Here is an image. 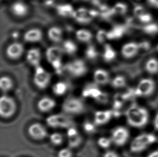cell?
I'll return each instance as SVG.
<instances>
[{
    "instance_id": "obj_44",
    "label": "cell",
    "mask_w": 158,
    "mask_h": 157,
    "mask_svg": "<svg viewBox=\"0 0 158 157\" xmlns=\"http://www.w3.org/2000/svg\"><path fill=\"white\" fill-rule=\"evenodd\" d=\"M149 6L158 10V0H146Z\"/></svg>"
},
{
    "instance_id": "obj_17",
    "label": "cell",
    "mask_w": 158,
    "mask_h": 157,
    "mask_svg": "<svg viewBox=\"0 0 158 157\" xmlns=\"http://www.w3.org/2000/svg\"><path fill=\"white\" fill-rule=\"evenodd\" d=\"M23 45L18 42L9 45L6 49V55L11 59H17L21 57L24 52Z\"/></svg>"
},
{
    "instance_id": "obj_38",
    "label": "cell",
    "mask_w": 158,
    "mask_h": 157,
    "mask_svg": "<svg viewBox=\"0 0 158 157\" xmlns=\"http://www.w3.org/2000/svg\"><path fill=\"white\" fill-rule=\"evenodd\" d=\"M112 142L111 140L110 137H106L103 136L98 138L97 140V144L101 148L105 150H107L109 149L111 145L112 144Z\"/></svg>"
},
{
    "instance_id": "obj_16",
    "label": "cell",
    "mask_w": 158,
    "mask_h": 157,
    "mask_svg": "<svg viewBox=\"0 0 158 157\" xmlns=\"http://www.w3.org/2000/svg\"><path fill=\"white\" fill-rule=\"evenodd\" d=\"M56 104L55 100L52 98L44 96L39 100L37 107L41 113H48L55 108Z\"/></svg>"
},
{
    "instance_id": "obj_6",
    "label": "cell",
    "mask_w": 158,
    "mask_h": 157,
    "mask_svg": "<svg viewBox=\"0 0 158 157\" xmlns=\"http://www.w3.org/2000/svg\"><path fill=\"white\" fill-rule=\"evenodd\" d=\"M130 137V132L127 127L120 125L114 127L111 131V138L113 144L117 147H123Z\"/></svg>"
},
{
    "instance_id": "obj_48",
    "label": "cell",
    "mask_w": 158,
    "mask_h": 157,
    "mask_svg": "<svg viewBox=\"0 0 158 157\" xmlns=\"http://www.w3.org/2000/svg\"><path fill=\"white\" fill-rule=\"evenodd\" d=\"M17 34H18V33H14L13 34V36H14V37H15V38H16V37H17Z\"/></svg>"
},
{
    "instance_id": "obj_26",
    "label": "cell",
    "mask_w": 158,
    "mask_h": 157,
    "mask_svg": "<svg viewBox=\"0 0 158 157\" xmlns=\"http://www.w3.org/2000/svg\"><path fill=\"white\" fill-rule=\"evenodd\" d=\"M58 14L63 17H73L75 10L70 4H60L56 7Z\"/></svg>"
},
{
    "instance_id": "obj_47",
    "label": "cell",
    "mask_w": 158,
    "mask_h": 157,
    "mask_svg": "<svg viewBox=\"0 0 158 157\" xmlns=\"http://www.w3.org/2000/svg\"><path fill=\"white\" fill-rule=\"evenodd\" d=\"M87 2H90L95 6H99L101 5L100 0H84Z\"/></svg>"
},
{
    "instance_id": "obj_2",
    "label": "cell",
    "mask_w": 158,
    "mask_h": 157,
    "mask_svg": "<svg viewBox=\"0 0 158 157\" xmlns=\"http://www.w3.org/2000/svg\"><path fill=\"white\" fill-rule=\"evenodd\" d=\"M157 137L151 132H143L138 135L130 143V150L133 153L138 154L143 152L156 143Z\"/></svg>"
},
{
    "instance_id": "obj_4",
    "label": "cell",
    "mask_w": 158,
    "mask_h": 157,
    "mask_svg": "<svg viewBox=\"0 0 158 157\" xmlns=\"http://www.w3.org/2000/svg\"><path fill=\"white\" fill-rule=\"evenodd\" d=\"M62 109L66 115H78L84 113L85 106L81 99L76 96H70L63 102Z\"/></svg>"
},
{
    "instance_id": "obj_45",
    "label": "cell",
    "mask_w": 158,
    "mask_h": 157,
    "mask_svg": "<svg viewBox=\"0 0 158 157\" xmlns=\"http://www.w3.org/2000/svg\"><path fill=\"white\" fill-rule=\"evenodd\" d=\"M153 125L154 129L158 131V111L156 113V114L154 116L153 119Z\"/></svg>"
},
{
    "instance_id": "obj_1",
    "label": "cell",
    "mask_w": 158,
    "mask_h": 157,
    "mask_svg": "<svg viewBox=\"0 0 158 157\" xmlns=\"http://www.w3.org/2000/svg\"><path fill=\"white\" fill-rule=\"evenodd\" d=\"M126 122L131 127L141 129L148 125L150 119V114L148 109L140 105H132L126 111Z\"/></svg>"
},
{
    "instance_id": "obj_36",
    "label": "cell",
    "mask_w": 158,
    "mask_h": 157,
    "mask_svg": "<svg viewBox=\"0 0 158 157\" xmlns=\"http://www.w3.org/2000/svg\"><path fill=\"white\" fill-rule=\"evenodd\" d=\"M50 143L54 146H60L64 142V136L60 132H55L49 136Z\"/></svg>"
},
{
    "instance_id": "obj_32",
    "label": "cell",
    "mask_w": 158,
    "mask_h": 157,
    "mask_svg": "<svg viewBox=\"0 0 158 157\" xmlns=\"http://www.w3.org/2000/svg\"><path fill=\"white\" fill-rule=\"evenodd\" d=\"M76 36L77 39L81 42H88L92 38V33L86 29H79L76 32Z\"/></svg>"
},
{
    "instance_id": "obj_22",
    "label": "cell",
    "mask_w": 158,
    "mask_h": 157,
    "mask_svg": "<svg viewBox=\"0 0 158 157\" xmlns=\"http://www.w3.org/2000/svg\"><path fill=\"white\" fill-rule=\"evenodd\" d=\"M41 59V53L40 49L37 48L31 49L28 51L27 59L28 62L32 66H39Z\"/></svg>"
},
{
    "instance_id": "obj_19",
    "label": "cell",
    "mask_w": 158,
    "mask_h": 157,
    "mask_svg": "<svg viewBox=\"0 0 158 157\" xmlns=\"http://www.w3.org/2000/svg\"><path fill=\"white\" fill-rule=\"evenodd\" d=\"M43 34L40 29L34 28L28 30L24 34V40L27 42H38L42 40Z\"/></svg>"
},
{
    "instance_id": "obj_21",
    "label": "cell",
    "mask_w": 158,
    "mask_h": 157,
    "mask_svg": "<svg viewBox=\"0 0 158 157\" xmlns=\"http://www.w3.org/2000/svg\"><path fill=\"white\" fill-rule=\"evenodd\" d=\"M146 72L150 75L158 74V59L156 57H150L146 60L144 64Z\"/></svg>"
},
{
    "instance_id": "obj_7",
    "label": "cell",
    "mask_w": 158,
    "mask_h": 157,
    "mask_svg": "<svg viewBox=\"0 0 158 157\" xmlns=\"http://www.w3.org/2000/svg\"><path fill=\"white\" fill-rule=\"evenodd\" d=\"M46 123L53 129H68L73 126L71 119L66 114H57L50 115L46 119Z\"/></svg>"
},
{
    "instance_id": "obj_29",
    "label": "cell",
    "mask_w": 158,
    "mask_h": 157,
    "mask_svg": "<svg viewBox=\"0 0 158 157\" xmlns=\"http://www.w3.org/2000/svg\"><path fill=\"white\" fill-rule=\"evenodd\" d=\"M14 86L12 79L8 76H3L0 79V88L1 91L6 93L10 91Z\"/></svg>"
},
{
    "instance_id": "obj_8",
    "label": "cell",
    "mask_w": 158,
    "mask_h": 157,
    "mask_svg": "<svg viewBox=\"0 0 158 157\" xmlns=\"http://www.w3.org/2000/svg\"><path fill=\"white\" fill-rule=\"evenodd\" d=\"M52 75L40 66L36 67L33 81L35 86L40 90H44L49 85Z\"/></svg>"
},
{
    "instance_id": "obj_39",
    "label": "cell",
    "mask_w": 158,
    "mask_h": 157,
    "mask_svg": "<svg viewBox=\"0 0 158 157\" xmlns=\"http://www.w3.org/2000/svg\"><path fill=\"white\" fill-rule=\"evenodd\" d=\"M97 126L96 124L93 122L90 121H85L83 123V127L84 131L88 134H93L96 133L97 130Z\"/></svg>"
},
{
    "instance_id": "obj_42",
    "label": "cell",
    "mask_w": 158,
    "mask_h": 157,
    "mask_svg": "<svg viewBox=\"0 0 158 157\" xmlns=\"http://www.w3.org/2000/svg\"><path fill=\"white\" fill-rule=\"evenodd\" d=\"M73 152L72 149L70 147H65L60 149L58 152L57 157H73Z\"/></svg>"
},
{
    "instance_id": "obj_43",
    "label": "cell",
    "mask_w": 158,
    "mask_h": 157,
    "mask_svg": "<svg viewBox=\"0 0 158 157\" xmlns=\"http://www.w3.org/2000/svg\"><path fill=\"white\" fill-rule=\"evenodd\" d=\"M103 157H120V155L116 151L109 150L103 154Z\"/></svg>"
},
{
    "instance_id": "obj_40",
    "label": "cell",
    "mask_w": 158,
    "mask_h": 157,
    "mask_svg": "<svg viewBox=\"0 0 158 157\" xmlns=\"http://www.w3.org/2000/svg\"><path fill=\"white\" fill-rule=\"evenodd\" d=\"M86 57L89 59H95L98 55L96 48L94 45H90L85 51Z\"/></svg>"
},
{
    "instance_id": "obj_27",
    "label": "cell",
    "mask_w": 158,
    "mask_h": 157,
    "mask_svg": "<svg viewBox=\"0 0 158 157\" xmlns=\"http://www.w3.org/2000/svg\"><path fill=\"white\" fill-rule=\"evenodd\" d=\"M68 90V86L66 83L63 81H58L56 83L52 88L53 93L55 95L61 96L65 94Z\"/></svg>"
},
{
    "instance_id": "obj_37",
    "label": "cell",
    "mask_w": 158,
    "mask_h": 157,
    "mask_svg": "<svg viewBox=\"0 0 158 157\" xmlns=\"http://www.w3.org/2000/svg\"><path fill=\"white\" fill-rule=\"evenodd\" d=\"M63 49L68 54H73L77 51V47L72 40H66L63 43Z\"/></svg>"
},
{
    "instance_id": "obj_23",
    "label": "cell",
    "mask_w": 158,
    "mask_h": 157,
    "mask_svg": "<svg viewBox=\"0 0 158 157\" xmlns=\"http://www.w3.org/2000/svg\"><path fill=\"white\" fill-rule=\"evenodd\" d=\"M11 10L14 15L19 17H23L27 14L28 7L23 2H16L12 4Z\"/></svg>"
},
{
    "instance_id": "obj_11",
    "label": "cell",
    "mask_w": 158,
    "mask_h": 157,
    "mask_svg": "<svg viewBox=\"0 0 158 157\" xmlns=\"http://www.w3.org/2000/svg\"><path fill=\"white\" fill-rule=\"evenodd\" d=\"M99 15L98 11L88 9L85 8H79L74 11L73 17L76 21L81 23H88L94 18Z\"/></svg>"
},
{
    "instance_id": "obj_20",
    "label": "cell",
    "mask_w": 158,
    "mask_h": 157,
    "mask_svg": "<svg viewBox=\"0 0 158 157\" xmlns=\"http://www.w3.org/2000/svg\"><path fill=\"white\" fill-rule=\"evenodd\" d=\"M62 53L63 51L60 47L52 46L47 50L45 55L48 61L52 64L55 61L62 60Z\"/></svg>"
},
{
    "instance_id": "obj_24",
    "label": "cell",
    "mask_w": 158,
    "mask_h": 157,
    "mask_svg": "<svg viewBox=\"0 0 158 157\" xmlns=\"http://www.w3.org/2000/svg\"><path fill=\"white\" fill-rule=\"evenodd\" d=\"M126 29L125 26L123 25H117L114 26L110 31L107 32L108 39H115L120 38L123 36L125 33Z\"/></svg>"
},
{
    "instance_id": "obj_12",
    "label": "cell",
    "mask_w": 158,
    "mask_h": 157,
    "mask_svg": "<svg viewBox=\"0 0 158 157\" xmlns=\"http://www.w3.org/2000/svg\"><path fill=\"white\" fill-rule=\"evenodd\" d=\"M133 15L137 21L143 25L153 22L152 14L141 4H137L133 8Z\"/></svg>"
},
{
    "instance_id": "obj_33",
    "label": "cell",
    "mask_w": 158,
    "mask_h": 157,
    "mask_svg": "<svg viewBox=\"0 0 158 157\" xmlns=\"http://www.w3.org/2000/svg\"><path fill=\"white\" fill-rule=\"evenodd\" d=\"M113 12L115 15L124 16L126 15L128 11V6L127 4L124 2H117L113 6Z\"/></svg>"
},
{
    "instance_id": "obj_10",
    "label": "cell",
    "mask_w": 158,
    "mask_h": 157,
    "mask_svg": "<svg viewBox=\"0 0 158 157\" xmlns=\"http://www.w3.org/2000/svg\"><path fill=\"white\" fill-rule=\"evenodd\" d=\"M97 85L95 83L86 86L82 91V95L84 98L92 99L98 102L105 103L108 98L107 95L102 91Z\"/></svg>"
},
{
    "instance_id": "obj_41",
    "label": "cell",
    "mask_w": 158,
    "mask_h": 157,
    "mask_svg": "<svg viewBox=\"0 0 158 157\" xmlns=\"http://www.w3.org/2000/svg\"><path fill=\"white\" fill-rule=\"evenodd\" d=\"M96 39L99 43L103 44L107 39H108L107 32L103 29L99 30L97 32Z\"/></svg>"
},
{
    "instance_id": "obj_30",
    "label": "cell",
    "mask_w": 158,
    "mask_h": 157,
    "mask_svg": "<svg viewBox=\"0 0 158 157\" xmlns=\"http://www.w3.org/2000/svg\"><path fill=\"white\" fill-rule=\"evenodd\" d=\"M117 57V53L111 45L107 44L104 46V52L103 53V58L105 61L110 62L115 59Z\"/></svg>"
},
{
    "instance_id": "obj_15",
    "label": "cell",
    "mask_w": 158,
    "mask_h": 157,
    "mask_svg": "<svg viewBox=\"0 0 158 157\" xmlns=\"http://www.w3.org/2000/svg\"><path fill=\"white\" fill-rule=\"evenodd\" d=\"M113 116L112 110H99L94 112L93 121L97 126H102L109 123Z\"/></svg>"
},
{
    "instance_id": "obj_14",
    "label": "cell",
    "mask_w": 158,
    "mask_h": 157,
    "mask_svg": "<svg viewBox=\"0 0 158 157\" xmlns=\"http://www.w3.org/2000/svg\"><path fill=\"white\" fill-rule=\"evenodd\" d=\"M28 134L31 138L36 140H42L48 137L46 127L41 123H32L28 128Z\"/></svg>"
},
{
    "instance_id": "obj_34",
    "label": "cell",
    "mask_w": 158,
    "mask_h": 157,
    "mask_svg": "<svg viewBox=\"0 0 158 157\" xmlns=\"http://www.w3.org/2000/svg\"><path fill=\"white\" fill-rule=\"evenodd\" d=\"M69 147L71 149H75L79 147L83 142V138L80 134L75 136L67 137Z\"/></svg>"
},
{
    "instance_id": "obj_9",
    "label": "cell",
    "mask_w": 158,
    "mask_h": 157,
    "mask_svg": "<svg viewBox=\"0 0 158 157\" xmlns=\"http://www.w3.org/2000/svg\"><path fill=\"white\" fill-rule=\"evenodd\" d=\"M143 49V44L136 41H130L123 45L120 53L125 59L130 60L137 57Z\"/></svg>"
},
{
    "instance_id": "obj_18",
    "label": "cell",
    "mask_w": 158,
    "mask_h": 157,
    "mask_svg": "<svg viewBox=\"0 0 158 157\" xmlns=\"http://www.w3.org/2000/svg\"><path fill=\"white\" fill-rule=\"evenodd\" d=\"M93 78L94 83L98 85H106L110 81L109 72L103 69H97L94 70Z\"/></svg>"
},
{
    "instance_id": "obj_49",
    "label": "cell",
    "mask_w": 158,
    "mask_h": 157,
    "mask_svg": "<svg viewBox=\"0 0 158 157\" xmlns=\"http://www.w3.org/2000/svg\"><path fill=\"white\" fill-rule=\"evenodd\" d=\"M156 50L157 52H158V43L156 44Z\"/></svg>"
},
{
    "instance_id": "obj_25",
    "label": "cell",
    "mask_w": 158,
    "mask_h": 157,
    "mask_svg": "<svg viewBox=\"0 0 158 157\" xmlns=\"http://www.w3.org/2000/svg\"><path fill=\"white\" fill-rule=\"evenodd\" d=\"M48 35L49 38L53 42H60L62 39L63 31L57 26H52L48 30Z\"/></svg>"
},
{
    "instance_id": "obj_3",
    "label": "cell",
    "mask_w": 158,
    "mask_h": 157,
    "mask_svg": "<svg viewBox=\"0 0 158 157\" xmlns=\"http://www.w3.org/2000/svg\"><path fill=\"white\" fill-rule=\"evenodd\" d=\"M156 89V81L152 78L146 77L138 81L135 87V93L140 98H148L155 93Z\"/></svg>"
},
{
    "instance_id": "obj_5",
    "label": "cell",
    "mask_w": 158,
    "mask_h": 157,
    "mask_svg": "<svg viewBox=\"0 0 158 157\" xmlns=\"http://www.w3.org/2000/svg\"><path fill=\"white\" fill-rule=\"evenodd\" d=\"M16 102L10 96L4 94L0 99V115L2 119H10L17 111Z\"/></svg>"
},
{
    "instance_id": "obj_46",
    "label": "cell",
    "mask_w": 158,
    "mask_h": 157,
    "mask_svg": "<svg viewBox=\"0 0 158 157\" xmlns=\"http://www.w3.org/2000/svg\"><path fill=\"white\" fill-rule=\"evenodd\" d=\"M146 157H158V149L151 151Z\"/></svg>"
},
{
    "instance_id": "obj_35",
    "label": "cell",
    "mask_w": 158,
    "mask_h": 157,
    "mask_svg": "<svg viewBox=\"0 0 158 157\" xmlns=\"http://www.w3.org/2000/svg\"><path fill=\"white\" fill-rule=\"evenodd\" d=\"M98 11L99 15L104 18H108L115 15L112 7L108 6L106 4H101L99 6Z\"/></svg>"
},
{
    "instance_id": "obj_31",
    "label": "cell",
    "mask_w": 158,
    "mask_h": 157,
    "mask_svg": "<svg viewBox=\"0 0 158 157\" xmlns=\"http://www.w3.org/2000/svg\"><path fill=\"white\" fill-rule=\"evenodd\" d=\"M141 30L144 34L148 35H156L158 34V24L153 21L150 23L143 24Z\"/></svg>"
},
{
    "instance_id": "obj_28",
    "label": "cell",
    "mask_w": 158,
    "mask_h": 157,
    "mask_svg": "<svg viewBox=\"0 0 158 157\" xmlns=\"http://www.w3.org/2000/svg\"><path fill=\"white\" fill-rule=\"evenodd\" d=\"M127 80L126 77L122 75H118L114 77L111 81L112 87L115 89L123 88L126 86Z\"/></svg>"
},
{
    "instance_id": "obj_13",
    "label": "cell",
    "mask_w": 158,
    "mask_h": 157,
    "mask_svg": "<svg viewBox=\"0 0 158 157\" xmlns=\"http://www.w3.org/2000/svg\"><path fill=\"white\" fill-rule=\"evenodd\" d=\"M65 69L72 76L76 78L83 76L88 70L85 62L81 60H76L69 62L65 66Z\"/></svg>"
}]
</instances>
